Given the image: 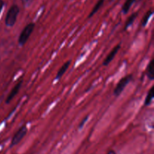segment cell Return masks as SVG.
I'll list each match as a JSON object with an SVG mask.
<instances>
[{
    "instance_id": "1",
    "label": "cell",
    "mask_w": 154,
    "mask_h": 154,
    "mask_svg": "<svg viewBox=\"0 0 154 154\" xmlns=\"http://www.w3.org/2000/svg\"><path fill=\"white\" fill-rule=\"evenodd\" d=\"M34 29L35 23H30L24 27V29L22 30L20 35L19 39H18V43L20 46H23L26 45L28 39L29 38L30 35L34 31Z\"/></svg>"
},
{
    "instance_id": "2",
    "label": "cell",
    "mask_w": 154,
    "mask_h": 154,
    "mask_svg": "<svg viewBox=\"0 0 154 154\" xmlns=\"http://www.w3.org/2000/svg\"><path fill=\"white\" fill-rule=\"evenodd\" d=\"M20 8L17 5H14L10 8L5 17V24L7 26H13L16 23L17 16L19 14Z\"/></svg>"
},
{
    "instance_id": "3",
    "label": "cell",
    "mask_w": 154,
    "mask_h": 154,
    "mask_svg": "<svg viewBox=\"0 0 154 154\" xmlns=\"http://www.w3.org/2000/svg\"><path fill=\"white\" fill-rule=\"evenodd\" d=\"M132 75H128L126 76L123 77L120 80V81L118 82V84L116 86L115 89L114 90V94L115 96H119L122 93V92L123 91L125 88H126V86L128 85L129 82L132 81Z\"/></svg>"
},
{
    "instance_id": "4",
    "label": "cell",
    "mask_w": 154,
    "mask_h": 154,
    "mask_svg": "<svg viewBox=\"0 0 154 154\" xmlns=\"http://www.w3.org/2000/svg\"><path fill=\"white\" fill-rule=\"evenodd\" d=\"M27 133V127L26 126H23L17 130V132L14 134V135L13 136L11 140V147H13V146L17 145V144H19L21 140L24 138L26 135Z\"/></svg>"
},
{
    "instance_id": "5",
    "label": "cell",
    "mask_w": 154,
    "mask_h": 154,
    "mask_svg": "<svg viewBox=\"0 0 154 154\" xmlns=\"http://www.w3.org/2000/svg\"><path fill=\"white\" fill-rule=\"evenodd\" d=\"M120 45H116V46L114 47L112 50H111V52L108 54V55L107 56L106 58L105 59V60H104V62H103V66H108V65H109L110 63L112 62V60H114V57H115V56L117 55V54L118 53V51H120Z\"/></svg>"
},
{
    "instance_id": "6",
    "label": "cell",
    "mask_w": 154,
    "mask_h": 154,
    "mask_svg": "<svg viewBox=\"0 0 154 154\" xmlns=\"http://www.w3.org/2000/svg\"><path fill=\"white\" fill-rule=\"evenodd\" d=\"M22 83H23V81H19V82H18L17 84L13 87V89H12L11 91L10 92V93H9L7 99H6V103L7 104L10 103V102L12 101V99H13L18 94L20 90L21 86H22Z\"/></svg>"
},
{
    "instance_id": "7",
    "label": "cell",
    "mask_w": 154,
    "mask_h": 154,
    "mask_svg": "<svg viewBox=\"0 0 154 154\" xmlns=\"http://www.w3.org/2000/svg\"><path fill=\"white\" fill-rule=\"evenodd\" d=\"M70 64H71V61L70 60H69V61H67L66 63H65L62 66V67L60 68V69H59L58 72H57V75H56V78H55L57 80L60 79V78L63 77V75L66 73V72L68 70V69L69 68V66H70Z\"/></svg>"
},
{
    "instance_id": "8",
    "label": "cell",
    "mask_w": 154,
    "mask_h": 154,
    "mask_svg": "<svg viewBox=\"0 0 154 154\" xmlns=\"http://www.w3.org/2000/svg\"><path fill=\"white\" fill-rule=\"evenodd\" d=\"M147 76L150 80H153L154 78V60H151L149 63L147 68Z\"/></svg>"
},
{
    "instance_id": "9",
    "label": "cell",
    "mask_w": 154,
    "mask_h": 154,
    "mask_svg": "<svg viewBox=\"0 0 154 154\" xmlns=\"http://www.w3.org/2000/svg\"><path fill=\"white\" fill-rule=\"evenodd\" d=\"M153 96H154V89L153 87H152L150 89V90L147 93V96L145 98V100H144V105L145 106H147V105H150V103L152 102L153 99Z\"/></svg>"
},
{
    "instance_id": "10",
    "label": "cell",
    "mask_w": 154,
    "mask_h": 154,
    "mask_svg": "<svg viewBox=\"0 0 154 154\" xmlns=\"http://www.w3.org/2000/svg\"><path fill=\"white\" fill-rule=\"evenodd\" d=\"M103 3H104V0H99V1H98V2L96 4V5H95L94 8H93L92 11L90 12V14H89L88 18L92 17H93V15H94L95 14H96V12H97L100 9V8L102 7V5H103Z\"/></svg>"
},
{
    "instance_id": "11",
    "label": "cell",
    "mask_w": 154,
    "mask_h": 154,
    "mask_svg": "<svg viewBox=\"0 0 154 154\" xmlns=\"http://www.w3.org/2000/svg\"><path fill=\"white\" fill-rule=\"evenodd\" d=\"M135 0H126V2L123 4V8H122V11L124 14H127L128 11H129L130 8L132 7V5H133V3L135 2Z\"/></svg>"
},
{
    "instance_id": "12",
    "label": "cell",
    "mask_w": 154,
    "mask_h": 154,
    "mask_svg": "<svg viewBox=\"0 0 154 154\" xmlns=\"http://www.w3.org/2000/svg\"><path fill=\"white\" fill-rule=\"evenodd\" d=\"M137 16H138V13H133L129 18H128L127 21H126V25H125V27H124L125 30L127 29L130 26L132 25V23H134V21H135V18L137 17Z\"/></svg>"
},
{
    "instance_id": "13",
    "label": "cell",
    "mask_w": 154,
    "mask_h": 154,
    "mask_svg": "<svg viewBox=\"0 0 154 154\" xmlns=\"http://www.w3.org/2000/svg\"><path fill=\"white\" fill-rule=\"evenodd\" d=\"M152 14H153L152 10L148 11L146 13V14L144 15V17L142 18V20H141V26H145L147 25V23H148L149 19H150V17L152 16Z\"/></svg>"
},
{
    "instance_id": "14",
    "label": "cell",
    "mask_w": 154,
    "mask_h": 154,
    "mask_svg": "<svg viewBox=\"0 0 154 154\" xmlns=\"http://www.w3.org/2000/svg\"><path fill=\"white\" fill-rule=\"evenodd\" d=\"M22 3L23 4L24 6H29L32 4L33 0H21Z\"/></svg>"
},
{
    "instance_id": "15",
    "label": "cell",
    "mask_w": 154,
    "mask_h": 154,
    "mask_svg": "<svg viewBox=\"0 0 154 154\" xmlns=\"http://www.w3.org/2000/svg\"><path fill=\"white\" fill-rule=\"evenodd\" d=\"M88 117H89V116H87V117H86L85 118L83 119L82 122H81V123H80V125H79V128H80V129H81V128H82L83 126H84V123H85L86 122H87V119H88Z\"/></svg>"
},
{
    "instance_id": "16",
    "label": "cell",
    "mask_w": 154,
    "mask_h": 154,
    "mask_svg": "<svg viewBox=\"0 0 154 154\" xmlns=\"http://www.w3.org/2000/svg\"><path fill=\"white\" fill-rule=\"evenodd\" d=\"M3 6H4V2L2 0H0V13H1L2 10Z\"/></svg>"
},
{
    "instance_id": "17",
    "label": "cell",
    "mask_w": 154,
    "mask_h": 154,
    "mask_svg": "<svg viewBox=\"0 0 154 154\" xmlns=\"http://www.w3.org/2000/svg\"><path fill=\"white\" fill-rule=\"evenodd\" d=\"M107 154H117V153H116V152L114 151V150H109V151L108 152V153H107Z\"/></svg>"
}]
</instances>
